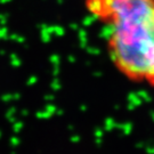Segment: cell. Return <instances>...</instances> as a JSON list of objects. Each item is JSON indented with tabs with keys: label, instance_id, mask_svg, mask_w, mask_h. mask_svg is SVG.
Returning <instances> with one entry per match:
<instances>
[{
	"label": "cell",
	"instance_id": "6da1fadb",
	"mask_svg": "<svg viewBox=\"0 0 154 154\" xmlns=\"http://www.w3.org/2000/svg\"><path fill=\"white\" fill-rule=\"evenodd\" d=\"M102 25L111 62L125 78L154 87V0H85Z\"/></svg>",
	"mask_w": 154,
	"mask_h": 154
}]
</instances>
